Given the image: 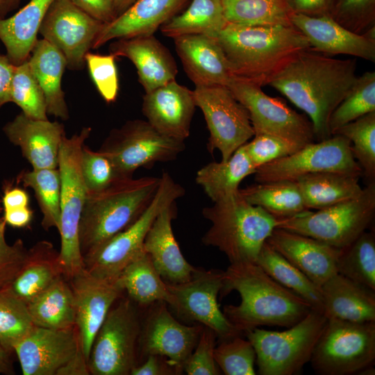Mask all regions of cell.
Returning a JSON list of instances; mask_svg holds the SVG:
<instances>
[{"mask_svg": "<svg viewBox=\"0 0 375 375\" xmlns=\"http://www.w3.org/2000/svg\"><path fill=\"white\" fill-rule=\"evenodd\" d=\"M356 59H336L310 49L296 54L269 80L310 120L315 138L322 141L332 135L330 117L357 79Z\"/></svg>", "mask_w": 375, "mask_h": 375, "instance_id": "obj_1", "label": "cell"}, {"mask_svg": "<svg viewBox=\"0 0 375 375\" xmlns=\"http://www.w3.org/2000/svg\"><path fill=\"white\" fill-rule=\"evenodd\" d=\"M237 291L238 306L226 305L223 313L241 333L261 326L289 328L312 310L302 297L279 284L256 263L231 264L224 271L221 297Z\"/></svg>", "mask_w": 375, "mask_h": 375, "instance_id": "obj_2", "label": "cell"}, {"mask_svg": "<svg viewBox=\"0 0 375 375\" xmlns=\"http://www.w3.org/2000/svg\"><path fill=\"white\" fill-rule=\"evenodd\" d=\"M233 74L261 87L298 53L310 49L294 26L228 23L216 38Z\"/></svg>", "mask_w": 375, "mask_h": 375, "instance_id": "obj_3", "label": "cell"}, {"mask_svg": "<svg viewBox=\"0 0 375 375\" xmlns=\"http://www.w3.org/2000/svg\"><path fill=\"white\" fill-rule=\"evenodd\" d=\"M160 177L122 178L87 194L78 228L83 258L132 224L153 199Z\"/></svg>", "mask_w": 375, "mask_h": 375, "instance_id": "obj_4", "label": "cell"}, {"mask_svg": "<svg viewBox=\"0 0 375 375\" xmlns=\"http://www.w3.org/2000/svg\"><path fill=\"white\" fill-rule=\"evenodd\" d=\"M202 210L211 226L201 238L217 247L231 264L256 263L260 251L276 228L277 219L248 203L239 193L213 202Z\"/></svg>", "mask_w": 375, "mask_h": 375, "instance_id": "obj_5", "label": "cell"}, {"mask_svg": "<svg viewBox=\"0 0 375 375\" xmlns=\"http://www.w3.org/2000/svg\"><path fill=\"white\" fill-rule=\"evenodd\" d=\"M92 128L84 127L70 138L64 137L58 155L60 175V235L59 260L63 276L69 280L84 267L78 241V228L87 197L81 158L82 149Z\"/></svg>", "mask_w": 375, "mask_h": 375, "instance_id": "obj_6", "label": "cell"}, {"mask_svg": "<svg viewBox=\"0 0 375 375\" xmlns=\"http://www.w3.org/2000/svg\"><path fill=\"white\" fill-rule=\"evenodd\" d=\"M375 215V181L353 199L313 212L307 210L293 217L277 219L283 228L344 249L367 231Z\"/></svg>", "mask_w": 375, "mask_h": 375, "instance_id": "obj_7", "label": "cell"}, {"mask_svg": "<svg viewBox=\"0 0 375 375\" xmlns=\"http://www.w3.org/2000/svg\"><path fill=\"white\" fill-rule=\"evenodd\" d=\"M184 194V188L167 172H163L158 190L146 210L128 227L84 256L85 269L100 278L116 281L127 265L146 253L145 237L160 210Z\"/></svg>", "mask_w": 375, "mask_h": 375, "instance_id": "obj_8", "label": "cell"}, {"mask_svg": "<svg viewBox=\"0 0 375 375\" xmlns=\"http://www.w3.org/2000/svg\"><path fill=\"white\" fill-rule=\"evenodd\" d=\"M326 322L323 313L312 309L283 331L259 327L246 331L244 334L256 352L258 374L292 375L299 372L310 360Z\"/></svg>", "mask_w": 375, "mask_h": 375, "instance_id": "obj_9", "label": "cell"}, {"mask_svg": "<svg viewBox=\"0 0 375 375\" xmlns=\"http://www.w3.org/2000/svg\"><path fill=\"white\" fill-rule=\"evenodd\" d=\"M141 322L138 306L129 297L110 309L91 348L90 374H131L138 364Z\"/></svg>", "mask_w": 375, "mask_h": 375, "instance_id": "obj_10", "label": "cell"}, {"mask_svg": "<svg viewBox=\"0 0 375 375\" xmlns=\"http://www.w3.org/2000/svg\"><path fill=\"white\" fill-rule=\"evenodd\" d=\"M374 360V321L327 319L310 361L318 374L346 375L373 365Z\"/></svg>", "mask_w": 375, "mask_h": 375, "instance_id": "obj_11", "label": "cell"}, {"mask_svg": "<svg viewBox=\"0 0 375 375\" xmlns=\"http://www.w3.org/2000/svg\"><path fill=\"white\" fill-rule=\"evenodd\" d=\"M185 148L184 141L164 135L147 120L138 119L112 129L98 151L110 160L122 178H126L140 167L175 160Z\"/></svg>", "mask_w": 375, "mask_h": 375, "instance_id": "obj_12", "label": "cell"}, {"mask_svg": "<svg viewBox=\"0 0 375 375\" xmlns=\"http://www.w3.org/2000/svg\"><path fill=\"white\" fill-rule=\"evenodd\" d=\"M192 94L209 131L208 151L218 150L221 160H227L254 136L247 110L226 85L195 86Z\"/></svg>", "mask_w": 375, "mask_h": 375, "instance_id": "obj_13", "label": "cell"}, {"mask_svg": "<svg viewBox=\"0 0 375 375\" xmlns=\"http://www.w3.org/2000/svg\"><path fill=\"white\" fill-rule=\"evenodd\" d=\"M320 172H340L360 176L362 168L353 157L351 144L338 134L317 142L308 143L295 153L256 169L257 183L293 180Z\"/></svg>", "mask_w": 375, "mask_h": 375, "instance_id": "obj_14", "label": "cell"}, {"mask_svg": "<svg viewBox=\"0 0 375 375\" xmlns=\"http://www.w3.org/2000/svg\"><path fill=\"white\" fill-rule=\"evenodd\" d=\"M226 86L247 110L255 134L274 135L301 146L315 139L308 117L292 110L282 99L266 94L260 85L234 76Z\"/></svg>", "mask_w": 375, "mask_h": 375, "instance_id": "obj_15", "label": "cell"}, {"mask_svg": "<svg viewBox=\"0 0 375 375\" xmlns=\"http://www.w3.org/2000/svg\"><path fill=\"white\" fill-rule=\"evenodd\" d=\"M223 283L224 271L202 269L188 281L178 284L167 283L174 298L172 308L181 319L211 328L220 341L242 334L229 322L219 308L217 297Z\"/></svg>", "mask_w": 375, "mask_h": 375, "instance_id": "obj_16", "label": "cell"}, {"mask_svg": "<svg viewBox=\"0 0 375 375\" xmlns=\"http://www.w3.org/2000/svg\"><path fill=\"white\" fill-rule=\"evenodd\" d=\"M167 305L164 301H157L147 306L142 318L138 356L140 360L151 355L165 357L175 367L177 374H181L204 326L181 324L172 316Z\"/></svg>", "mask_w": 375, "mask_h": 375, "instance_id": "obj_17", "label": "cell"}, {"mask_svg": "<svg viewBox=\"0 0 375 375\" xmlns=\"http://www.w3.org/2000/svg\"><path fill=\"white\" fill-rule=\"evenodd\" d=\"M103 24L70 0H53L39 33L62 52L68 69L81 70L85 65V56Z\"/></svg>", "mask_w": 375, "mask_h": 375, "instance_id": "obj_18", "label": "cell"}, {"mask_svg": "<svg viewBox=\"0 0 375 375\" xmlns=\"http://www.w3.org/2000/svg\"><path fill=\"white\" fill-rule=\"evenodd\" d=\"M69 281L74 298L75 326L88 362L96 334L110 309L124 291L116 281L100 278L85 267Z\"/></svg>", "mask_w": 375, "mask_h": 375, "instance_id": "obj_19", "label": "cell"}, {"mask_svg": "<svg viewBox=\"0 0 375 375\" xmlns=\"http://www.w3.org/2000/svg\"><path fill=\"white\" fill-rule=\"evenodd\" d=\"M81 343L76 326L55 330L34 327L13 347L24 375H56Z\"/></svg>", "mask_w": 375, "mask_h": 375, "instance_id": "obj_20", "label": "cell"}, {"mask_svg": "<svg viewBox=\"0 0 375 375\" xmlns=\"http://www.w3.org/2000/svg\"><path fill=\"white\" fill-rule=\"evenodd\" d=\"M290 21L307 38L310 50L330 55H349L375 62V28L363 34L352 32L330 16L292 14Z\"/></svg>", "mask_w": 375, "mask_h": 375, "instance_id": "obj_21", "label": "cell"}, {"mask_svg": "<svg viewBox=\"0 0 375 375\" xmlns=\"http://www.w3.org/2000/svg\"><path fill=\"white\" fill-rule=\"evenodd\" d=\"M196 107L192 90L174 80L145 93L142 111L157 131L184 141L190 135Z\"/></svg>", "mask_w": 375, "mask_h": 375, "instance_id": "obj_22", "label": "cell"}, {"mask_svg": "<svg viewBox=\"0 0 375 375\" xmlns=\"http://www.w3.org/2000/svg\"><path fill=\"white\" fill-rule=\"evenodd\" d=\"M266 242L319 287L338 273L342 249L280 228Z\"/></svg>", "mask_w": 375, "mask_h": 375, "instance_id": "obj_23", "label": "cell"}, {"mask_svg": "<svg viewBox=\"0 0 375 375\" xmlns=\"http://www.w3.org/2000/svg\"><path fill=\"white\" fill-rule=\"evenodd\" d=\"M3 131L19 147L32 169L58 168L60 145L66 135L62 124L34 119L21 112L4 125Z\"/></svg>", "mask_w": 375, "mask_h": 375, "instance_id": "obj_24", "label": "cell"}, {"mask_svg": "<svg viewBox=\"0 0 375 375\" xmlns=\"http://www.w3.org/2000/svg\"><path fill=\"white\" fill-rule=\"evenodd\" d=\"M109 51L133 63L145 93L176 80L178 69L174 58L153 35L115 40Z\"/></svg>", "mask_w": 375, "mask_h": 375, "instance_id": "obj_25", "label": "cell"}, {"mask_svg": "<svg viewBox=\"0 0 375 375\" xmlns=\"http://www.w3.org/2000/svg\"><path fill=\"white\" fill-rule=\"evenodd\" d=\"M175 202L164 207L155 218L144 242V249L154 267L167 283L178 284L190 280L200 268L184 258L172 230L176 217Z\"/></svg>", "mask_w": 375, "mask_h": 375, "instance_id": "obj_26", "label": "cell"}, {"mask_svg": "<svg viewBox=\"0 0 375 375\" xmlns=\"http://www.w3.org/2000/svg\"><path fill=\"white\" fill-rule=\"evenodd\" d=\"M174 41L184 70L195 86H226L235 76L216 38L186 35Z\"/></svg>", "mask_w": 375, "mask_h": 375, "instance_id": "obj_27", "label": "cell"}, {"mask_svg": "<svg viewBox=\"0 0 375 375\" xmlns=\"http://www.w3.org/2000/svg\"><path fill=\"white\" fill-rule=\"evenodd\" d=\"M189 0H137L124 12L104 24L92 49L120 38L153 35L162 25L186 5Z\"/></svg>", "mask_w": 375, "mask_h": 375, "instance_id": "obj_28", "label": "cell"}, {"mask_svg": "<svg viewBox=\"0 0 375 375\" xmlns=\"http://www.w3.org/2000/svg\"><path fill=\"white\" fill-rule=\"evenodd\" d=\"M323 314L327 319L353 322H375V293L338 273L321 287Z\"/></svg>", "mask_w": 375, "mask_h": 375, "instance_id": "obj_29", "label": "cell"}, {"mask_svg": "<svg viewBox=\"0 0 375 375\" xmlns=\"http://www.w3.org/2000/svg\"><path fill=\"white\" fill-rule=\"evenodd\" d=\"M53 0H30L8 17L0 18V42L15 65L28 59L42 22Z\"/></svg>", "mask_w": 375, "mask_h": 375, "instance_id": "obj_30", "label": "cell"}, {"mask_svg": "<svg viewBox=\"0 0 375 375\" xmlns=\"http://www.w3.org/2000/svg\"><path fill=\"white\" fill-rule=\"evenodd\" d=\"M46 101L47 112L62 120L69 118L61 81L67 67L62 52L44 39L38 40L28 59Z\"/></svg>", "mask_w": 375, "mask_h": 375, "instance_id": "obj_31", "label": "cell"}, {"mask_svg": "<svg viewBox=\"0 0 375 375\" xmlns=\"http://www.w3.org/2000/svg\"><path fill=\"white\" fill-rule=\"evenodd\" d=\"M61 276L59 251L51 242L39 241L28 250L26 262L9 289L27 304Z\"/></svg>", "mask_w": 375, "mask_h": 375, "instance_id": "obj_32", "label": "cell"}, {"mask_svg": "<svg viewBox=\"0 0 375 375\" xmlns=\"http://www.w3.org/2000/svg\"><path fill=\"white\" fill-rule=\"evenodd\" d=\"M360 176L340 173L320 172L295 180L308 210H319L358 197L362 189Z\"/></svg>", "mask_w": 375, "mask_h": 375, "instance_id": "obj_33", "label": "cell"}, {"mask_svg": "<svg viewBox=\"0 0 375 375\" xmlns=\"http://www.w3.org/2000/svg\"><path fill=\"white\" fill-rule=\"evenodd\" d=\"M256 171L243 144L227 160L202 167L197 171L195 181L212 202H216L237 193L242 181Z\"/></svg>", "mask_w": 375, "mask_h": 375, "instance_id": "obj_34", "label": "cell"}, {"mask_svg": "<svg viewBox=\"0 0 375 375\" xmlns=\"http://www.w3.org/2000/svg\"><path fill=\"white\" fill-rule=\"evenodd\" d=\"M26 305L36 326L55 330L75 327L73 293L64 276L58 278Z\"/></svg>", "mask_w": 375, "mask_h": 375, "instance_id": "obj_35", "label": "cell"}, {"mask_svg": "<svg viewBox=\"0 0 375 375\" xmlns=\"http://www.w3.org/2000/svg\"><path fill=\"white\" fill-rule=\"evenodd\" d=\"M128 297L136 304L148 306L157 301H164L171 307L174 298L167 283L161 278L145 253L127 265L116 279Z\"/></svg>", "mask_w": 375, "mask_h": 375, "instance_id": "obj_36", "label": "cell"}, {"mask_svg": "<svg viewBox=\"0 0 375 375\" xmlns=\"http://www.w3.org/2000/svg\"><path fill=\"white\" fill-rule=\"evenodd\" d=\"M226 24L222 0H192L185 10L160 29L165 36L173 39L186 35L217 38Z\"/></svg>", "mask_w": 375, "mask_h": 375, "instance_id": "obj_37", "label": "cell"}, {"mask_svg": "<svg viewBox=\"0 0 375 375\" xmlns=\"http://www.w3.org/2000/svg\"><path fill=\"white\" fill-rule=\"evenodd\" d=\"M239 193L248 203L262 208L276 219L293 217L308 210L293 180L257 183L240 188Z\"/></svg>", "mask_w": 375, "mask_h": 375, "instance_id": "obj_38", "label": "cell"}, {"mask_svg": "<svg viewBox=\"0 0 375 375\" xmlns=\"http://www.w3.org/2000/svg\"><path fill=\"white\" fill-rule=\"evenodd\" d=\"M256 263L279 284L306 300L312 309L323 313L320 287L315 284L267 242L262 245Z\"/></svg>", "mask_w": 375, "mask_h": 375, "instance_id": "obj_39", "label": "cell"}, {"mask_svg": "<svg viewBox=\"0 0 375 375\" xmlns=\"http://www.w3.org/2000/svg\"><path fill=\"white\" fill-rule=\"evenodd\" d=\"M227 22L258 26H290L286 0H222Z\"/></svg>", "mask_w": 375, "mask_h": 375, "instance_id": "obj_40", "label": "cell"}, {"mask_svg": "<svg viewBox=\"0 0 375 375\" xmlns=\"http://www.w3.org/2000/svg\"><path fill=\"white\" fill-rule=\"evenodd\" d=\"M18 181L31 188L42 214L41 225L48 231L58 230L60 223V175L58 168L32 169L22 172Z\"/></svg>", "mask_w": 375, "mask_h": 375, "instance_id": "obj_41", "label": "cell"}, {"mask_svg": "<svg viewBox=\"0 0 375 375\" xmlns=\"http://www.w3.org/2000/svg\"><path fill=\"white\" fill-rule=\"evenodd\" d=\"M338 274L375 290V235L362 233L342 249L337 263Z\"/></svg>", "mask_w": 375, "mask_h": 375, "instance_id": "obj_42", "label": "cell"}, {"mask_svg": "<svg viewBox=\"0 0 375 375\" xmlns=\"http://www.w3.org/2000/svg\"><path fill=\"white\" fill-rule=\"evenodd\" d=\"M375 111V72L358 76L347 96L332 112L329 119L331 135L342 126Z\"/></svg>", "mask_w": 375, "mask_h": 375, "instance_id": "obj_43", "label": "cell"}, {"mask_svg": "<svg viewBox=\"0 0 375 375\" xmlns=\"http://www.w3.org/2000/svg\"><path fill=\"white\" fill-rule=\"evenodd\" d=\"M334 134L346 137L354 158L369 183L375 181V111L337 129Z\"/></svg>", "mask_w": 375, "mask_h": 375, "instance_id": "obj_44", "label": "cell"}, {"mask_svg": "<svg viewBox=\"0 0 375 375\" xmlns=\"http://www.w3.org/2000/svg\"><path fill=\"white\" fill-rule=\"evenodd\" d=\"M27 305L8 288L0 290V342L10 352L33 327Z\"/></svg>", "mask_w": 375, "mask_h": 375, "instance_id": "obj_45", "label": "cell"}, {"mask_svg": "<svg viewBox=\"0 0 375 375\" xmlns=\"http://www.w3.org/2000/svg\"><path fill=\"white\" fill-rule=\"evenodd\" d=\"M11 100L27 117L34 119H48L44 93L31 72L28 60L15 66Z\"/></svg>", "mask_w": 375, "mask_h": 375, "instance_id": "obj_46", "label": "cell"}, {"mask_svg": "<svg viewBox=\"0 0 375 375\" xmlns=\"http://www.w3.org/2000/svg\"><path fill=\"white\" fill-rule=\"evenodd\" d=\"M236 336L222 340L215 347L214 358L218 367L226 375H254L256 355L248 340Z\"/></svg>", "mask_w": 375, "mask_h": 375, "instance_id": "obj_47", "label": "cell"}, {"mask_svg": "<svg viewBox=\"0 0 375 375\" xmlns=\"http://www.w3.org/2000/svg\"><path fill=\"white\" fill-rule=\"evenodd\" d=\"M329 16L348 30L363 34L375 27V0H333Z\"/></svg>", "mask_w": 375, "mask_h": 375, "instance_id": "obj_48", "label": "cell"}, {"mask_svg": "<svg viewBox=\"0 0 375 375\" xmlns=\"http://www.w3.org/2000/svg\"><path fill=\"white\" fill-rule=\"evenodd\" d=\"M81 166L87 194L102 191L122 179L109 158L85 144L82 149Z\"/></svg>", "mask_w": 375, "mask_h": 375, "instance_id": "obj_49", "label": "cell"}, {"mask_svg": "<svg viewBox=\"0 0 375 375\" xmlns=\"http://www.w3.org/2000/svg\"><path fill=\"white\" fill-rule=\"evenodd\" d=\"M244 144L251 162L258 167L290 156L302 147L285 138L267 133L255 134Z\"/></svg>", "mask_w": 375, "mask_h": 375, "instance_id": "obj_50", "label": "cell"}, {"mask_svg": "<svg viewBox=\"0 0 375 375\" xmlns=\"http://www.w3.org/2000/svg\"><path fill=\"white\" fill-rule=\"evenodd\" d=\"M116 58L111 53L101 55L90 51L85 56L90 76L99 93L108 103L116 100L119 90Z\"/></svg>", "mask_w": 375, "mask_h": 375, "instance_id": "obj_51", "label": "cell"}, {"mask_svg": "<svg viewBox=\"0 0 375 375\" xmlns=\"http://www.w3.org/2000/svg\"><path fill=\"white\" fill-rule=\"evenodd\" d=\"M6 222L0 216V290L8 288L24 266L28 250L21 239L13 244L6 242Z\"/></svg>", "mask_w": 375, "mask_h": 375, "instance_id": "obj_52", "label": "cell"}, {"mask_svg": "<svg viewBox=\"0 0 375 375\" xmlns=\"http://www.w3.org/2000/svg\"><path fill=\"white\" fill-rule=\"evenodd\" d=\"M215 332L204 326L193 351L185 362L183 372L188 375H217L220 371L214 358Z\"/></svg>", "mask_w": 375, "mask_h": 375, "instance_id": "obj_53", "label": "cell"}, {"mask_svg": "<svg viewBox=\"0 0 375 375\" xmlns=\"http://www.w3.org/2000/svg\"><path fill=\"white\" fill-rule=\"evenodd\" d=\"M81 10L97 20L108 24L117 17L112 0H70Z\"/></svg>", "mask_w": 375, "mask_h": 375, "instance_id": "obj_54", "label": "cell"}, {"mask_svg": "<svg viewBox=\"0 0 375 375\" xmlns=\"http://www.w3.org/2000/svg\"><path fill=\"white\" fill-rule=\"evenodd\" d=\"M131 375H170L177 374L175 367L162 356L151 355L135 366Z\"/></svg>", "mask_w": 375, "mask_h": 375, "instance_id": "obj_55", "label": "cell"}, {"mask_svg": "<svg viewBox=\"0 0 375 375\" xmlns=\"http://www.w3.org/2000/svg\"><path fill=\"white\" fill-rule=\"evenodd\" d=\"M292 14L322 17L330 14L333 0H286Z\"/></svg>", "mask_w": 375, "mask_h": 375, "instance_id": "obj_56", "label": "cell"}, {"mask_svg": "<svg viewBox=\"0 0 375 375\" xmlns=\"http://www.w3.org/2000/svg\"><path fill=\"white\" fill-rule=\"evenodd\" d=\"M15 66L6 54L0 53V109L12 102L11 88Z\"/></svg>", "mask_w": 375, "mask_h": 375, "instance_id": "obj_57", "label": "cell"}, {"mask_svg": "<svg viewBox=\"0 0 375 375\" xmlns=\"http://www.w3.org/2000/svg\"><path fill=\"white\" fill-rule=\"evenodd\" d=\"M88 360L81 346L75 354L58 371L56 375H88Z\"/></svg>", "mask_w": 375, "mask_h": 375, "instance_id": "obj_58", "label": "cell"}, {"mask_svg": "<svg viewBox=\"0 0 375 375\" xmlns=\"http://www.w3.org/2000/svg\"><path fill=\"white\" fill-rule=\"evenodd\" d=\"M4 210L28 207L29 196L23 189L19 188H7L2 197Z\"/></svg>", "mask_w": 375, "mask_h": 375, "instance_id": "obj_59", "label": "cell"}, {"mask_svg": "<svg viewBox=\"0 0 375 375\" xmlns=\"http://www.w3.org/2000/svg\"><path fill=\"white\" fill-rule=\"evenodd\" d=\"M33 212L28 207L4 210L3 219L14 228H24L30 224Z\"/></svg>", "mask_w": 375, "mask_h": 375, "instance_id": "obj_60", "label": "cell"}, {"mask_svg": "<svg viewBox=\"0 0 375 375\" xmlns=\"http://www.w3.org/2000/svg\"><path fill=\"white\" fill-rule=\"evenodd\" d=\"M10 353L0 342V374H12L15 372L10 358Z\"/></svg>", "mask_w": 375, "mask_h": 375, "instance_id": "obj_61", "label": "cell"}, {"mask_svg": "<svg viewBox=\"0 0 375 375\" xmlns=\"http://www.w3.org/2000/svg\"><path fill=\"white\" fill-rule=\"evenodd\" d=\"M21 0H0V18L6 17V15L15 9Z\"/></svg>", "mask_w": 375, "mask_h": 375, "instance_id": "obj_62", "label": "cell"}, {"mask_svg": "<svg viewBox=\"0 0 375 375\" xmlns=\"http://www.w3.org/2000/svg\"><path fill=\"white\" fill-rule=\"evenodd\" d=\"M137 0H112L117 17L124 12Z\"/></svg>", "mask_w": 375, "mask_h": 375, "instance_id": "obj_63", "label": "cell"}]
</instances>
